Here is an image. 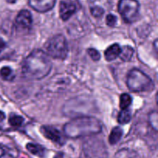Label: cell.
Listing matches in <instances>:
<instances>
[{
  "mask_svg": "<svg viewBox=\"0 0 158 158\" xmlns=\"http://www.w3.org/2000/svg\"><path fill=\"white\" fill-rule=\"evenodd\" d=\"M52 69L49 56L41 49H34L22 64V73L28 80H41L46 77Z\"/></svg>",
  "mask_w": 158,
  "mask_h": 158,
  "instance_id": "1",
  "label": "cell"
},
{
  "mask_svg": "<svg viewBox=\"0 0 158 158\" xmlns=\"http://www.w3.org/2000/svg\"><path fill=\"white\" fill-rule=\"evenodd\" d=\"M100 122L95 117H80L73 119L63 127L65 135L69 138H79L101 132Z\"/></svg>",
  "mask_w": 158,
  "mask_h": 158,
  "instance_id": "2",
  "label": "cell"
},
{
  "mask_svg": "<svg viewBox=\"0 0 158 158\" xmlns=\"http://www.w3.org/2000/svg\"><path fill=\"white\" fill-rule=\"evenodd\" d=\"M127 85L129 89L134 93L148 92L154 89L152 80L141 70L133 69L128 73Z\"/></svg>",
  "mask_w": 158,
  "mask_h": 158,
  "instance_id": "3",
  "label": "cell"
},
{
  "mask_svg": "<svg viewBox=\"0 0 158 158\" xmlns=\"http://www.w3.org/2000/svg\"><path fill=\"white\" fill-rule=\"evenodd\" d=\"M46 53L56 60H64L68 54V44L63 35H56L49 39L45 44Z\"/></svg>",
  "mask_w": 158,
  "mask_h": 158,
  "instance_id": "4",
  "label": "cell"
},
{
  "mask_svg": "<svg viewBox=\"0 0 158 158\" xmlns=\"http://www.w3.org/2000/svg\"><path fill=\"white\" fill-rule=\"evenodd\" d=\"M86 158H107L108 153L104 142L97 137H91L83 146Z\"/></svg>",
  "mask_w": 158,
  "mask_h": 158,
  "instance_id": "5",
  "label": "cell"
},
{
  "mask_svg": "<svg viewBox=\"0 0 158 158\" xmlns=\"http://www.w3.org/2000/svg\"><path fill=\"white\" fill-rule=\"evenodd\" d=\"M140 4L137 0H120L118 3L119 13L127 23L137 21L139 16Z\"/></svg>",
  "mask_w": 158,
  "mask_h": 158,
  "instance_id": "6",
  "label": "cell"
},
{
  "mask_svg": "<svg viewBox=\"0 0 158 158\" xmlns=\"http://www.w3.org/2000/svg\"><path fill=\"white\" fill-rule=\"evenodd\" d=\"M32 19L30 12L21 10L15 18V27L17 30H28L31 27Z\"/></svg>",
  "mask_w": 158,
  "mask_h": 158,
  "instance_id": "7",
  "label": "cell"
},
{
  "mask_svg": "<svg viewBox=\"0 0 158 158\" xmlns=\"http://www.w3.org/2000/svg\"><path fill=\"white\" fill-rule=\"evenodd\" d=\"M40 131H41L42 134H43L45 137L52 140L54 143H58L60 145L64 143L63 135L55 127H52L50 126H43L40 128Z\"/></svg>",
  "mask_w": 158,
  "mask_h": 158,
  "instance_id": "8",
  "label": "cell"
},
{
  "mask_svg": "<svg viewBox=\"0 0 158 158\" xmlns=\"http://www.w3.org/2000/svg\"><path fill=\"white\" fill-rule=\"evenodd\" d=\"M29 4L36 12H46L54 7L56 0H29Z\"/></svg>",
  "mask_w": 158,
  "mask_h": 158,
  "instance_id": "9",
  "label": "cell"
},
{
  "mask_svg": "<svg viewBox=\"0 0 158 158\" xmlns=\"http://www.w3.org/2000/svg\"><path fill=\"white\" fill-rule=\"evenodd\" d=\"M77 11L75 4L70 1H62L60 5V15L63 21L69 19Z\"/></svg>",
  "mask_w": 158,
  "mask_h": 158,
  "instance_id": "10",
  "label": "cell"
},
{
  "mask_svg": "<svg viewBox=\"0 0 158 158\" xmlns=\"http://www.w3.org/2000/svg\"><path fill=\"white\" fill-rule=\"evenodd\" d=\"M120 50H121V47L119 44L115 43L110 46L104 52V56L106 61L111 62L117 59L120 55Z\"/></svg>",
  "mask_w": 158,
  "mask_h": 158,
  "instance_id": "11",
  "label": "cell"
},
{
  "mask_svg": "<svg viewBox=\"0 0 158 158\" xmlns=\"http://www.w3.org/2000/svg\"><path fill=\"white\" fill-rule=\"evenodd\" d=\"M58 79L56 78V77H52L50 80V85L49 86L52 87V89H62L66 87V85L69 84V80L66 78V77H63L61 75H56Z\"/></svg>",
  "mask_w": 158,
  "mask_h": 158,
  "instance_id": "12",
  "label": "cell"
},
{
  "mask_svg": "<svg viewBox=\"0 0 158 158\" xmlns=\"http://www.w3.org/2000/svg\"><path fill=\"white\" fill-rule=\"evenodd\" d=\"M26 149L29 151L32 154L38 156L39 157H44L46 154V150L44 148L38 144L34 143H28L26 145Z\"/></svg>",
  "mask_w": 158,
  "mask_h": 158,
  "instance_id": "13",
  "label": "cell"
},
{
  "mask_svg": "<svg viewBox=\"0 0 158 158\" xmlns=\"http://www.w3.org/2000/svg\"><path fill=\"white\" fill-rule=\"evenodd\" d=\"M122 136H123V131H122L121 128L119 127H114L111 131L109 138H108L110 143L111 145H114L120 141V139L122 138Z\"/></svg>",
  "mask_w": 158,
  "mask_h": 158,
  "instance_id": "14",
  "label": "cell"
},
{
  "mask_svg": "<svg viewBox=\"0 0 158 158\" xmlns=\"http://www.w3.org/2000/svg\"><path fill=\"white\" fill-rule=\"evenodd\" d=\"M134 53V49L131 46H124L121 48L120 53L119 55L120 58L123 62H128L132 59Z\"/></svg>",
  "mask_w": 158,
  "mask_h": 158,
  "instance_id": "15",
  "label": "cell"
},
{
  "mask_svg": "<svg viewBox=\"0 0 158 158\" xmlns=\"http://www.w3.org/2000/svg\"><path fill=\"white\" fill-rule=\"evenodd\" d=\"M131 120V112L130 110H122L117 117V121L120 124H127Z\"/></svg>",
  "mask_w": 158,
  "mask_h": 158,
  "instance_id": "16",
  "label": "cell"
},
{
  "mask_svg": "<svg viewBox=\"0 0 158 158\" xmlns=\"http://www.w3.org/2000/svg\"><path fill=\"white\" fill-rule=\"evenodd\" d=\"M114 158H139V156L132 150L122 149L116 154Z\"/></svg>",
  "mask_w": 158,
  "mask_h": 158,
  "instance_id": "17",
  "label": "cell"
},
{
  "mask_svg": "<svg viewBox=\"0 0 158 158\" xmlns=\"http://www.w3.org/2000/svg\"><path fill=\"white\" fill-rule=\"evenodd\" d=\"M0 77L4 80L10 81V80H14L15 75L14 73L13 70L10 67H9V66H4V67H2L0 69Z\"/></svg>",
  "mask_w": 158,
  "mask_h": 158,
  "instance_id": "18",
  "label": "cell"
},
{
  "mask_svg": "<svg viewBox=\"0 0 158 158\" xmlns=\"http://www.w3.org/2000/svg\"><path fill=\"white\" fill-rule=\"evenodd\" d=\"M132 103V97L127 94H123L120 98V107L121 110L128 109Z\"/></svg>",
  "mask_w": 158,
  "mask_h": 158,
  "instance_id": "19",
  "label": "cell"
},
{
  "mask_svg": "<svg viewBox=\"0 0 158 158\" xmlns=\"http://www.w3.org/2000/svg\"><path fill=\"white\" fill-rule=\"evenodd\" d=\"M24 119L23 117L19 115H15V114H12L9 118V124L14 127H20L23 123Z\"/></svg>",
  "mask_w": 158,
  "mask_h": 158,
  "instance_id": "20",
  "label": "cell"
},
{
  "mask_svg": "<svg viewBox=\"0 0 158 158\" xmlns=\"http://www.w3.org/2000/svg\"><path fill=\"white\" fill-rule=\"evenodd\" d=\"M90 12L93 16H94L95 18H100L104 13V9L102 7H100V6H96L91 8Z\"/></svg>",
  "mask_w": 158,
  "mask_h": 158,
  "instance_id": "21",
  "label": "cell"
},
{
  "mask_svg": "<svg viewBox=\"0 0 158 158\" xmlns=\"http://www.w3.org/2000/svg\"><path fill=\"white\" fill-rule=\"evenodd\" d=\"M87 53L89 54L90 58L94 61H98V60H100V54L97 49H94V48H89V49H87Z\"/></svg>",
  "mask_w": 158,
  "mask_h": 158,
  "instance_id": "22",
  "label": "cell"
},
{
  "mask_svg": "<svg viewBox=\"0 0 158 158\" xmlns=\"http://www.w3.org/2000/svg\"><path fill=\"white\" fill-rule=\"evenodd\" d=\"M149 120H150V123H151V125L152 126V127L154 128L155 131H157V114L156 111L151 113L149 117Z\"/></svg>",
  "mask_w": 158,
  "mask_h": 158,
  "instance_id": "23",
  "label": "cell"
},
{
  "mask_svg": "<svg viewBox=\"0 0 158 158\" xmlns=\"http://www.w3.org/2000/svg\"><path fill=\"white\" fill-rule=\"evenodd\" d=\"M117 17L114 15H113V14H108V15H106V24H107V26H110V27H114V26H115V25L117 24Z\"/></svg>",
  "mask_w": 158,
  "mask_h": 158,
  "instance_id": "24",
  "label": "cell"
},
{
  "mask_svg": "<svg viewBox=\"0 0 158 158\" xmlns=\"http://www.w3.org/2000/svg\"><path fill=\"white\" fill-rule=\"evenodd\" d=\"M5 47H6V43H5L2 39L0 38V52L5 49Z\"/></svg>",
  "mask_w": 158,
  "mask_h": 158,
  "instance_id": "25",
  "label": "cell"
},
{
  "mask_svg": "<svg viewBox=\"0 0 158 158\" xmlns=\"http://www.w3.org/2000/svg\"><path fill=\"white\" fill-rule=\"evenodd\" d=\"M0 158H13V157H12V155H10V154H7V153H5Z\"/></svg>",
  "mask_w": 158,
  "mask_h": 158,
  "instance_id": "26",
  "label": "cell"
},
{
  "mask_svg": "<svg viewBox=\"0 0 158 158\" xmlns=\"http://www.w3.org/2000/svg\"><path fill=\"white\" fill-rule=\"evenodd\" d=\"M4 120H5L4 113H2V112H1V111H0V123H1V122H2Z\"/></svg>",
  "mask_w": 158,
  "mask_h": 158,
  "instance_id": "27",
  "label": "cell"
},
{
  "mask_svg": "<svg viewBox=\"0 0 158 158\" xmlns=\"http://www.w3.org/2000/svg\"><path fill=\"white\" fill-rule=\"evenodd\" d=\"M54 158H64V157H63V154H61V153H59V154H57L55 156V157Z\"/></svg>",
  "mask_w": 158,
  "mask_h": 158,
  "instance_id": "28",
  "label": "cell"
},
{
  "mask_svg": "<svg viewBox=\"0 0 158 158\" xmlns=\"http://www.w3.org/2000/svg\"><path fill=\"white\" fill-rule=\"evenodd\" d=\"M5 153H6V152L4 151V150H3L2 148H0V157H1L2 156L3 154H5Z\"/></svg>",
  "mask_w": 158,
  "mask_h": 158,
  "instance_id": "29",
  "label": "cell"
},
{
  "mask_svg": "<svg viewBox=\"0 0 158 158\" xmlns=\"http://www.w3.org/2000/svg\"><path fill=\"white\" fill-rule=\"evenodd\" d=\"M16 1L17 0H6V2H7L8 3H11V4H13V3H15Z\"/></svg>",
  "mask_w": 158,
  "mask_h": 158,
  "instance_id": "30",
  "label": "cell"
}]
</instances>
